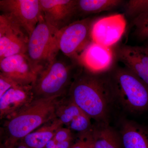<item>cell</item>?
<instances>
[{"label":"cell","mask_w":148,"mask_h":148,"mask_svg":"<svg viewBox=\"0 0 148 148\" xmlns=\"http://www.w3.org/2000/svg\"><path fill=\"white\" fill-rule=\"evenodd\" d=\"M109 72L94 73L82 67L68 92V97L98 123H108L111 104L116 99Z\"/></svg>","instance_id":"obj_1"},{"label":"cell","mask_w":148,"mask_h":148,"mask_svg":"<svg viewBox=\"0 0 148 148\" xmlns=\"http://www.w3.org/2000/svg\"><path fill=\"white\" fill-rule=\"evenodd\" d=\"M65 96L35 98L5 119L2 130L5 139V148H13L29 133L56 118L57 108Z\"/></svg>","instance_id":"obj_2"},{"label":"cell","mask_w":148,"mask_h":148,"mask_svg":"<svg viewBox=\"0 0 148 148\" xmlns=\"http://www.w3.org/2000/svg\"><path fill=\"white\" fill-rule=\"evenodd\" d=\"M59 52L41 71L32 85L35 98L66 96L82 68L78 62Z\"/></svg>","instance_id":"obj_3"},{"label":"cell","mask_w":148,"mask_h":148,"mask_svg":"<svg viewBox=\"0 0 148 148\" xmlns=\"http://www.w3.org/2000/svg\"><path fill=\"white\" fill-rule=\"evenodd\" d=\"M109 73L116 99L125 110L136 113L147 110V85L125 67L115 66Z\"/></svg>","instance_id":"obj_4"},{"label":"cell","mask_w":148,"mask_h":148,"mask_svg":"<svg viewBox=\"0 0 148 148\" xmlns=\"http://www.w3.org/2000/svg\"><path fill=\"white\" fill-rule=\"evenodd\" d=\"M58 32L46 22L42 14L36 27L29 36L26 54L33 65L40 71L59 53Z\"/></svg>","instance_id":"obj_5"},{"label":"cell","mask_w":148,"mask_h":148,"mask_svg":"<svg viewBox=\"0 0 148 148\" xmlns=\"http://www.w3.org/2000/svg\"><path fill=\"white\" fill-rule=\"evenodd\" d=\"M95 19L87 17L75 20L58 31L57 42L59 51L78 62L80 54L92 41L90 32Z\"/></svg>","instance_id":"obj_6"},{"label":"cell","mask_w":148,"mask_h":148,"mask_svg":"<svg viewBox=\"0 0 148 148\" xmlns=\"http://www.w3.org/2000/svg\"><path fill=\"white\" fill-rule=\"evenodd\" d=\"M0 10L24 29L29 36L42 16L40 0H1Z\"/></svg>","instance_id":"obj_7"},{"label":"cell","mask_w":148,"mask_h":148,"mask_svg":"<svg viewBox=\"0 0 148 148\" xmlns=\"http://www.w3.org/2000/svg\"><path fill=\"white\" fill-rule=\"evenodd\" d=\"M29 35L22 27L4 14L0 15V60L26 53Z\"/></svg>","instance_id":"obj_8"},{"label":"cell","mask_w":148,"mask_h":148,"mask_svg":"<svg viewBox=\"0 0 148 148\" xmlns=\"http://www.w3.org/2000/svg\"><path fill=\"white\" fill-rule=\"evenodd\" d=\"M126 24L125 17L122 14L96 18L91 27V40L104 46L113 47L124 34Z\"/></svg>","instance_id":"obj_9"},{"label":"cell","mask_w":148,"mask_h":148,"mask_svg":"<svg viewBox=\"0 0 148 148\" xmlns=\"http://www.w3.org/2000/svg\"><path fill=\"white\" fill-rule=\"evenodd\" d=\"M113 47L92 41L80 54L78 62L84 69L94 73L108 72L116 61L115 48Z\"/></svg>","instance_id":"obj_10"},{"label":"cell","mask_w":148,"mask_h":148,"mask_svg":"<svg viewBox=\"0 0 148 148\" xmlns=\"http://www.w3.org/2000/svg\"><path fill=\"white\" fill-rule=\"evenodd\" d=\"M0 73L25 85H33L40 72L26 53L12 56L0 60Z\"/></svg>","instance_id":"obj_11"},{"label":"cell","mask_w":148,"mask_h":148,"mask_svg":"<svg viewBox=\"0 0 148 148\" xmlns=\"http://www.w3.org/2000/svg\"><path fill=\"white\" fill-rule=\"evenodd\" d=\"M42 14L46 22L59 31L75 21L77 0H40Z\"/></svg>","instance_id":"obj_12"},{"label":"cell","mask_w":148,"mask_h":148,"mask_svg":"<svg viewBox=\"0 0 148 148\" xmlns=\"http://www.w3.org/2000/svg\"><path fill=\"white\" fill-rule=\"evenodd\" d=\"M116 61L148 86V50L144 46L121 45L115 48Z\"/></svg>","instance_id":"obj_13"},{"label":"cell","mask_w":148,"mask_h":148,"mask_svg":"<svg viewBox=\"0 0 148 148\" xmlns=\"http://www.w3.org/2000/svg\"><path fill=\"white\" fill-rule=\"evenodd\" d=\"M35 98L33 86L17 84L0 96V117L5 119L31 103Z\"/></svg>","instance_id":"obj_14"},{"label":"cell","mask_w":148,"mask_h":148,"mask_svg":"<svg viewBox=\"0 0 148 148\" xmlns=\"http://www.w3.org/2000/svg\"><path fill=\"white\" fill-rule=\"evenodd\" d=\"M120 136L122 148H148V130L134 122H123Z\"/></svg>","instance_id":"obj_15"},{"label":"cell","mask_w":148,"mask_h":148,"mask_svg":"<svg viewBox=\"0 0 148 148\" xmlns=\"http://www.w3.org/2000/svg\"><path fill=\"white\" fill-rule=\"evenodd\" d=\"M63 124L57 117L25 136L21 143L29 148H45Z\"/></svg>","instance_id":"obj_16"},{"label":"cell","mask_w":148,"mask_h":148,"mask_svg":"<svg viewBox=\"0 0 148 148\" xmlns=\"http://www.w3.org/2000/svg\"><path fill=\"white\" fill-rule=\"evenodd\" d=\"M92 127L94 148H122L120 136L108 123Z\"/></svg>","instance_id":"obj_17"},{"label":"cell","mask_w":148,"mask_h":148,"mask_svg":"<svg viewBox=\"0 0 148 148\" xmlns=\"http://www.w3.org/2000/svg\"><path fill=\"white\" fill-rule=\"evenodd\" d=\"M123 2L121 0H77V14L89 15L111 10Z\"/></svg>","instance_id":"obj_18"},{"label":"cell","mask_w":148,"mask_h":148,"mask_svg":"<svg viewBox=\"0 0 148 148\" xmlns=\"http://www.w3.org/2000/svg\"><path fill=\"white\" fill-rule=\"evenodd\" d=\"M68 98L65 96L62 99L56 110V116L63 125L69 126L73 120L83 112L68 96Z\"/></svg>","instance_id":"obj_19"},{"label":"cell","mask_w":148,"mask_h":148,"mask_svg":"<svg viewBox=\"0 0 148 148\" xmlns=\"http://www.w3.org/2000/svg\"><path fill=\"white\" fill-rule=\"evenodd\" d=\"M125 13L134 19L148 11V0H129L124 6Z\"/></svg>","instance_id":"obj_20"},{"label":"cell","mask_w":148,"mask_h":148,"mask_svg":"<svg viewBox=\"0 0 148 148\" xmlns=\"http://www.w3.org/2000/svg\"><path fill=\"white\" fill-rule=\"evenodd\" d=\"M132 25L138 39L145 41L148 40V11L132 19Z\"/></svg>","instance_id":"obj_21"},{"label":"cell","mask_w":148,"mask_h":148,"mask_svg":"<svg viewBox=\"0 0 148 148\" xmlns=\"http://www.w3.org/2000/svg\"><path fill=\"white\" fill-rule=\"evenodd\" d=\"M90 120L91 119L83 112L72 121L68 128L79 133L88 132L92 128Z\"/></svg>","instance_id":"obj_22"},{"label":"cell","mask_w":148,"mask_h":148,"mask_svg":"<svg viewBox=\"0 0 148 148\" xmlns=\"http://www.w3.org/2000/svg\"><path fill=\"white\" fill-rule=\"evenodd\" d=\"M79 134L78 139L71 148H94L92 128L88 132Z\"/></svg>","instance_id":"obj_23"},{"label":"cell","mask_w":148,"mask_h":148,"mask_svg":"<svg viewBox=\"0 0 148 148\" xmlns=\"http://www.w3.org/2000/svg\"><path fill=\"white\" fill-rule=\"evenodd\" d=\"M53 139L58 143L73 139V137L71 129L61 127L57 130Z\"/></svg>","instance_id":"obj_24"},{"label":"cell","mask_w":148,"mask_h":148,"mask_svg":"<svg viewBox=\"0 0 148 148\" xmlns=\"http://www.w3.org/2000/svg\"><path fill=\"white\" fill-rule=\"evenodd\" d=\"M17 83L0 73V96H2L9 89L17 84Z\"/></svg>","instance_id":"obj_25"},{"label":"cell","mask_w":148,"mask_h":148,"mask_svg":"<svg viewBox=\"0 0 148 148\" xmlns=\"http://www.w3.org/2000/svg\"><path fill=\"white\" fill-rule=\"evenodd\" d=\"M45 148H58L57 146V143L55 140L53 139H51L50 140L48 143H47V145L46 146Z\"/></svg>","instance_id":"obj_26"},{"label":"cell","mask_w":148,"mask_h":148,"mask_svg":"<svg viewBox=\"0 0 148 148\" xmlns=\"http://www.w3.org/2000/svg\"><path fill=\"white\" fill-rule=\"evenodd\" d=\"M13 148H29L24 144L20 143L19 145H16Z\"/></svg>","instance_id":"obj_27"},{"label":"cell","mask_w":148,"mask_h":148,"mask_svg":"<svg viewBox=\"0 0 148 148\" xmlns=\"http://www.w3.org/2000/svg\"><path fill=\"white\" fill-rule=\"evenodd\" d=\"M147 48L148 50V40L146 41L145 45Z\"/></svg>","instance_id":"obj_28"}]
</instances>
